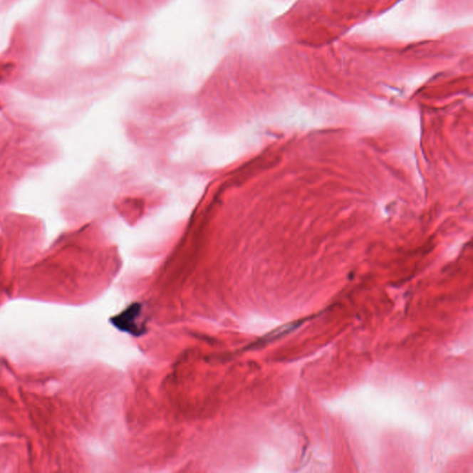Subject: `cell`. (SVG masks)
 I'll list each match as a JSON object with an SVG mask.
<instances>
[{
    "label": "cell",
    "instance_id": "obj_2",
    "mask_svg": "<svg viewBox=\"0 0 473 473\" xmlns=\"http://www.w3.org/2000/svg\"><path fill=\"white\" fill-rule=\"evenodd\" d=\"M301 323V322H294L283 326L281 328L276 329L275 331L271 332L270 334L266 336V337L263 338L262 339H260V341H257L256 343L251 345V346L249 348H251L258 346H262V345L269 343L270 341H275V339L281 338L283 336L288 334V333L293 331V330L297 328L298 326H300ZM250 348H248V350H250Z\"/></svg>",
    "mask_w": 473,
    "mask_h": 473
},
{
    "label": "cell",
    "instance_id": "obj_1",
    "mask_svg": "<svg viewBox=\"0 0 473 473\" xmlns=\"http://www.w3.org/2000/svg\"><path fill=\"white\" fill-rule=\"evenodd\" d=\"M142 304L132 303L111 319L112 325L120 331L128 334L140 337L144 335L146 328L145 323L142 321Z\"/></svg>",
    "mask_w": 473,
    "mask_h": 473
}]
</instances>
